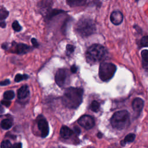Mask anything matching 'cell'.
Instances as JSON below:
<instances>
[{"label":"cell","instance_id":"29","mask_svg":"<svg viewBox=\"0 0 148 148\" xmlns=\"http://www.w3.org/2000/svg\"><path fill=\"white\" fill-rule=\"evenodd\" d=\"M10 83V82L9 79H6L3 81H1L0 82V86H7L8 84H9Z\"/></svg>","mask_w":148,"mask_h":148},{"label":"cell","instance_id":"38","mask_svg":"<svg viewBox=\"0 0 148 148\" xmlns=\"http://www.w3.org/2000/svg\"><path fill=\"white\" fill-rule=\"evenodd\" d=\"M109 148H113V147H109Z\"/></svg>","mask_w":148,"mask_h":148},{"label":"cell","instance_id":"16","mask_svg":"<svg viewBox=\"0 0 148 148\" xmlns=\"http://www.w3.org/2000/svg\"><path fill=\"white\" fill-rule=\"evenodd\" d=\"M66 12L62 10H60V9H50L47 13L46 14L45 17L47 19V20H50L51 18H52L54 16L60 14L61 13H65Z\"/></svg>","mask_w":148,"mask_h":148},{"label":"cell","instance_id":"22","mask_svg":"<svg viewBox=\"0 0 148 148\" xmlns=\"http://www.w3.org/2000/svg\"><path fill=\"white\" fill-rule=\"evenodd\" d=\"M29 77L28 75H22L20 73H18L16 75L15 77H14V81L16 82H19L20 81H22L23 80H25L27 79Z\"/></svg>","mask_w":148,"mask_h":148},{"label":"cell","instance_id":"30","mask_svg":"<svg viewBox=\"0 0 148 148\" xmlns=\"http://www.w3.org/2000/svg\"><path fill=\"white\" fill-rule=\"evenodd\" d=\"M31 43L35 47H38L39 46V43L37 42V40L35 38L31 39Z\"/></svg>","mask_w":148,"mask_h":148},{"label":"cell","instance_id":"10","mask_svg":"<svg viewBox=\"0 0 148 148\" xmlns=\"http://www.w3.org/2000/svg\"><path fill=\"white\" fill-rule=\"evenodd\" d=\"M143 106L144 101L140 98H135L132 102V108L138 116H139L140 113L142 112Z\"/></svg>","mask_w":148,"mask_h":148},{"label":"cell","instance_id":"1","mask_svg":"<svg viewBox=\"0 0 148 148\" xmlns=\"http://www.w3.org/2000/svg\"><path fill=\"white\" fill-rule=\"evenodd\" d=\"M83 90L82 88L69 87L66 88L62 98L63 104L70 109H76L83 101Z\"/></svg>","mask_w":148,"mask_h":148},{"label":"cell","instance_id":"7","mask_svg":"<svg viewBox=\"0 0 148 148\" xmlns=\"http://www.w3.org/2000/svg\"><path fill=\"white\" fill-rule=\"evenodd\" d=\"M79 125L86 130L92 128L95 125L94 119L90 115H83L77 121Z\"/></svg>","mask_w":148,"mask_h":148},{"label":"cell","instance_id":"3","mask_svg":"<svg viewBox=\"0 0 148 148\" xmlns=\"http://www.w3.org/2000/svg\"><path fill=\"white\" fill-rule=\"evenodd\" d=\"M75 30L82 37H87L95 32L96 26L92 20L87 17H83L76 23Z\"/></svg>","mask_w":148,"mask_h":148},{"label":"cell","instance_id":"35","mask_svg":"<svg viewBox=\"0 0 148 148\" xmlns=\"http://www.w3.org/2000/svg\"><path fill=\"white\" fill-rule=\"evenodd\" d=\"M2 48L5 49V50H7L8 49V43H3L1 46Z\"/></svg>","mask_w":148,"mask_h":148},{"label":"cell","instance_id":"28","mask_svg":"<svg viewBox=\"0 0 148 148\" xmlns=\"http://www.w3.org/2000/svg\"><path fill=\"white\" fill-rule=\"evenodd\" d=\"M1 104H2L3 105H4L6 107H9L11 104V102L9 100H7V99L2 100L1 101Z\"/></svg>","mask_w":148,"mask_h":148},{"label":"cell","instance_id":"12","mask_svg":"<svg viewBox=\"0 0 148 148\" xmlns=\"http://www.w3.org/2000/svg\"><path fill=\"white\" fill-rule=\"evenodd\" d=\"M123 20V16L121 12L119 11H114L111 13L110 15V21L111 22L116 25L120 24Z\"/></svg>","mask_w":148,"mask_h":148},{"label":"cell","instance_id":"6","mask_svg":"<svg viewBox=\"0 0 148 148\" xmlns=\"http://www.w3.org/2000/svg\"><path fill=\"white\" fill-rule=\"evenodd\" d=\"M55 81L57 84L63 87L69 83V73L66 68H61L57 70L55 75Z\"/></svg>","mask_w":148,"mask_h":148},{"label":"cell","instance_id":"11","mask_svg":"<svg viewBox=\"0 0 148 148\" xmlns=\"http://www.w3.org/2000/svg\"><path fill=\"white\" fill-rule=\"evenodd\" d=\"M52 2L50 0H42L38 3L39 10L42 14L46 16L47 12L51 9Z\"/></svg>","mask_w":148,"mask_h":148},{"label":"cell","instance_id":"37","mask_svg":"<svg viewBox=\"0 0 148 148\" xmlns=\"http://www.w3.org/2000/svg\"><path fill=\"white\" fill-rule=\"evenodd\" d=\"M4 112V109L3 108V107L0 105V114H2Z\"/></svg>","mask_w":148,"mask_h":148},{"label":"cell","instance_id":"13","mask_svg":"<svg viewBox=\"0 0 148 148\" xmlns=\"http://www.w3.org/2000/svg\"><path fill=\"white\" fill-rule=\"evenodd\" d=\"M29 91L28 86L24 85L21 86L17 91V97L20 99L25 98L29 95Z\"/></svg>","mask_w":148,"mask_h":148},{"label":"cell","instance_id":"32","mask_svg":"<svg viewBox=\"0 0 148 148\" xmlns=\"http://www.w3.org/2000/svg\"><path fill=\"white\" fill-rule=\"evenodd\" d=\"M12 148H22V144L21 143H14Z\"/></svg>","mask_w":148,"mask_h":148},{"label":"cell","instance_id":"14","mask_svg":"<svg viewBox=\"0 0 148 148\" xmlns=\"http://www.w3.org/2000/svg\"><path fill=\"white\" fill-rule=\"evenodd\" d=\"M60 135L62 138L64 139H68L73 134L72 131L68 127L63 125L60 129Z\"/></svg>","mask_w":148,"mask_h":148},{"label":"cell","instance_id":"24","mask_svg":"<svg viewBox=\"0 0 148 148\" xmlns=\"http://www.w3.org/2000/svg\"><path fill=\"white\" fill-rule=\"evenodd\" d=\"M12 26L13 29L16 32H19L21 29V27L20 26V25L17 20H15L13 22Z\"/></svg>","mask_w":148,"mask_h":148},{"label":"cell","instance_id":"4","mask_svg":"<svg viewBox=\"0 0 148 148\" xmlns=\"http://www.w3.org/2000/svg\"><path fill=\"white\" fill-rule=\"evenodd\" d=\"M106 54L105 48L99 44H94L87 49L86 57L90 63H95L104 59Z\"/></svg>","mask_w":148,"mask_h":148},{"label":"cell","instance_id":"2","mask_svg":"<svg viewBox=\"0 0 148 148\" xmlns=\"http://www.w3.org/2000/svg\"><path fill=\"white\" fill-rule=\"evenodd\" d=\"M110 123L114 129L118 130L125 129L130 124V113L126 110L117 111L112 115Z\"/></svg>","mask_w":148,"mask_h":148},{"label":"cell","instance_id":"21","mask_svg":"<svg viewBox=\"0 0 148 148\" xmlns=\"http://www.w3.org/2000/svg\"><path fill=\"white\" fill-rule=\"evenodd\" d=\"M90 109L94 112H97L98 111V110L99 109V108H100V104L97 101H93L91 105H90Z\"/></svg>","mask_w":148,"mask_h":148},{"label":"cell","instance_id":"15","mask_svg":"<svg viewBox=\"0 0 148 148\" xmlns=\"http://www.w3.org/2000/svg\"><path fill=\"white\" fill-rule=\"evenodd\" d=\"M135 139V134L133 133H130L127 135L125 138L120 141V145L122 146H124L128 143H131L134 141Z\"/></svg>","mask_w":148,"mask_h":148},{"label":"cell","instance_id":"23","mask_svg":"<svg viewBox=\"0 0 148 148\" xmlns=\"http://www.w3.org/2000/svg\"><path fill=\"white\" fill-rule=\"evenodd\" d=\"M12 146L10 142L8 140H3L1 143V148H12Z\"/></svg>","mask_w":148,"mask_h":148},{"label":"cell","instance_id":"5","mask_svg":"<svg viewBox=\"0 0 148 148\" xmlns=\"http://www.w3.org/2000/svg\"><path fill=\"white\" fill-rule=\"evenodd\" d=\"M116 71V66L110 62L101 64L99 68V76L101 80L107 82L111 79Z\"/></svg>","mask_w":148,"mask_h":148},{"label":"cell","instance_id":"8","mask_svg":"<svg viewBox=\"0 0 148 148\" xmlns=\"http://www.w3.org/2000/svg\"><path fill=\"white\" fill-rule=\"evenodd\" d=\"M38 127L40 131L41 136L42 138L46 137L49 132V128L47 121L42 116H39V119L37 120Z\"/></svg>","mask_w":148,"mask_h":148},{"label":"cell","instance_id":"27","mask_svg":"<svg viewBox=\"0 0 148 148\" xmlns=\"http://www.w3.org/2000/svg\"><path fill=\"white\" fill-rule=\"evenodd\" d=\"M75 50V47L72 45H67L66 46V54L70 55L72 53H73Z\"/></svg>","mask_w":148,"mask_h":148},{"label":"cell","instance_id":"31","mask_svg":"<svg viewBox=\"0 0 148 148\" xmlns=\"http://www.w3.org/2000/svg\"><path fill=\"white\" fill-rule=\"evenodd\" d=\"M77 70V68L76 66H75V65H73L72 66H71V72L72 73H76Z\"/></svg>","mask_w":148,"mask_h":148},{"label":"cell","instance_id":"34","mask_svg":"<svg viewBox=\"0 0 148 148\" xmlns=\"http://www.w3.org/2000/svg\"><path fill=\"white\" fill-rule=\"evenodd\" d=\"M6 27V23L3 20L0 21V27L5 28Z\"/></svg>","mask_w":148,"mask_h":148},{"label":"cell","instance_id":"20","mask_svg":"<svg viewBox=\"0 0 148 148\" xmlns=\"http://www.w3.org/2000/svg\"><path fill=\"white\" fill-rule=\"evenodd\" d=\"M14 97V92L12 90L6 91L3 94V98L5 99L10 100L13 99Z\"/></svg>","mask_w":148,"mask_h":148},{"label":"cell","instance_id":"26","mask_svg":"<svg viewBox=\"0 0 148 148\" xmlns=\"http://www.w3.org/2000/svg\"><path fill=\"white\" fill-rule=\"evenodd\" d=\"M140 45L143 47H148V36H143L140 41Z\"/></svg>","mask_w":148,"mask_h":148},{"label":"cell","instance_id":"9","mask_svg":"<svg viewBox=\"0 0 148 148\" xmlns=\"http://www.w3.org/2000/svg\"><path fill=\"white\" fill-rule=\"evenodd\" d=\"M11 51L17 54H25L29 52L32 49L31 47L24 43H14L13 45Z\"/></svg>","mask_w":148,"mask_h":148},{"label":"cell","instance_id":"17","mask_svg":"<svg viewBox=\"0 0 148 148\" xmlns=\"http://www.w3.org/2000/svg\"><path fill=\"white\" fill-rule=\"evenodd\" d=\"M87 0H66V3L71 7L81 6L86 3Z\"/></svg>","mask_w":148,"mask_h":148},{"label":"cell","instance_id":"25","mask_svg":"<svg viewBox=\"0 0 148 148\" xmlns=\"http://www.w3.org/2000/svg\"><path fill=\"white\" fill-rule=\"evenodd\" d=\"M143 62H148V50H143L141 52Z\"/></svg>","mask_w":148,"mask_h":148},{"label":"cell","instance_id":"19","mask_svg":"<svg viewBox=\"0 0 148 148\" xmlns=\"http://www.w3.org/2000/svg\"><path fill=\"white\" fill-rule=\"evenodd\" d=\"M9 15V12L3 6H0V21L6 19Z\"/></svg>","mask_w":148,"mask_h":148},{"label":"cell","instance_id":"36","mask_svg":"<svg viewBox=\"0 0 148 148\" xmlns=\"http://www.w3.org/2000/svg\"><path fill=\"white\" fill-rule=\"evenodd\" d=\"M103 136V134H102V133H101V132H98L97 133V137L98 138H99V139H101V138H102V137Z\"/></svg>","mask_w":148,"mask_h":148},{"label":"cell","instance_id":"18","mask_svg":"<svg viewBox=\"0 0 148 148\" xmlns=\"http://www.w3.org/2000/svg\"><path fill=\"white\" fill-rule=\"evenodd\" d=\"M13 125V120L11 119H3L1 123V127L4 130H9Z\"/></svg>","mask_w":148,"mask_h":148},{"label":"cell","instance_id":"33","mask_svg":"<svg viewBox=\"0 0 148 148\" xmlns=\"http://www.w3.org/2000/svg\"><path fill=\"white\" fill-rule=\"evenodd\" d=\"M73 129H74V132H75V133L76 134H77V135H79L80 134L81 131H80V129L79 127L75 126V127H74Z\"/></svg>","mask_w":148,"mask_h":148}]
</instances>
